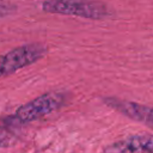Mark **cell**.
Here are the masks:
<instances>
[{
	"label": "cell",
	"mask_w": 153,
	"mask_h": 153,
	"mask_svg": "<svg viewBox=\"0 0 153 153\" xmlns=\"http://www.w3.org/2000/svg\"><path fill=\"white\" fill-rule=\"evenodd\" d=\"M66 103V94L61 92H48L19 106L16 112L6 117L2 123L10 127L23 126L37 121L63 106Z\"/></svg>",
	"instance_id": "obj_1"
},
{
	"label": "cell",
	"mask_w": 153,
	"mask_h": 153,
	"mask_svg": "<svg viewBox=\"0 0 153 153\" xmlns=\"http://www.w3.org/2000/svg\"><path fill=\"white\" fill-rule=\"evenodd\" d=\"M42 10L47 13L80 17L92 20L108 18L111 12L99 0H44Z\"/></svg>",
	"instance_id": "obj_2"
},
{
	"label": "cell",
	"mask_w": 153,
	"mask_h": 153,
	"mask_svg": "<svg viewBox=\"0 0 153 153\" xmlns=\"http://www.w3.org/2000/svg\"><path fill=\"white\" fill-rule=\"evenodd\" d=\"M48 49L41 43H27L0 55V78L10 75L45 56Z\"/></svg>",
	"instance_id": "obj_3"
},
{
	"label": "cell",
	"mask_w": 153,
	"mask_h": 153,
	"mask_svg": "<svg viewBox=\"0 0 153 153\" xmlns=\"http://www.w3.org/2000/svg\"><path fill=\"white\" fill-rule=\"evenodd\" d=\"M104 103L115 109L116 111L121 112L122 115L143 123L145 126H147L148 128H153V117H152V108L140 104V103H135V102H128V100H123L116 97H105L103 98Z\"/></svg>",
	"instance_id": "obj_4"
},
{
	"label": "cell",
	"mask_w": 153,
	"mask_h": 153,
	"mask_svg": "<svg viewBox=\"0 0 153 153\" xmlns=\"http://www.w3.org/2000/svg\"><path fill=\"white\" fill-rule=\"evenodd\" d=\"M103 153H153V137L147 133L131 135L106 146Z\"/></svg>",
	"instance_id": "obj_5"
},
{
	"label": "cell",
	"mask_w": 153,
	"mask_h": 153,
	"mask_svg": "<svg viewBox=\"0 0 153 153\" xmlns=\"http://www.w3.org/2000/svg\"><path fill=\"white\" fill-rule=\"evenodd\" d=\"M11 128H13V127H10L7 124L0 126V148L10 146L13 143V141L17 140V136L12 131Z\"/></svg>",
	"instance_id": "obj_6"
}]
</instances>
